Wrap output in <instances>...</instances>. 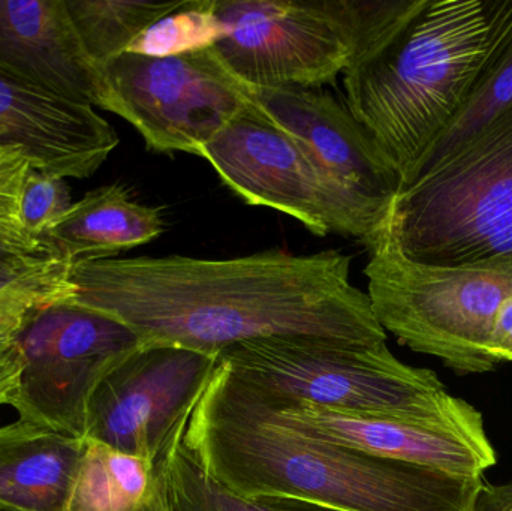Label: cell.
Returning <instances> with one entry per match:
<instances>
[{
  "label": "cell",
  "mask_w": 512,
  "mask_h": 511,
  "mask_svg": "<svg viewBox=\"0 0 512 511\" xmlns=\"http://www.w3.org/2000/svg\"><path fill=\"white\" fill-rule=\"evenodd\" d=\"M81 47L98 66L126 53L132 42L159 18L176 9L177 2L126 0H65Z\"/></svg>",
  "instance_id": "20"
},
{
  "label": "cell",
  "mask_w": 512,
  "mask_h": 511,
  "mask_svg": "<svg viewBox=\"0 0 512 511\" xmlns=\"http://www.w3.org/2000/svg\"><path fill=\"white\" fill-rule=\"evenodd\" d=\"M227 36L216 15V0H182L180 5L147 27L126 53L171 57L215 47Z\"/></svg>",
  "instance_id": "23"
},
{
  "label": "cell",
  "mask_w": 512,
  "mask_h": 511,
  "mask_svg": "<svg viewBox=\"0 0 512 511\" xmlns=\"http://www.w3.org/2000/svg\"><path fill=\"white\" fill-rule=\"evenodd\" d=\"M32 167L29 153L0 132V224L20 225L21 189Z\"/></svg>",
  "instance_id": "26"
},
{
  "label": "cell",
  "mask_w": 512,
  "mask_h": 511,
  "mask_svg": "<svg viewBox=\"0 0 512 511\" xmlns=\"http://www.w3.org/2000/svg\"><path fill=\"white\" fill-rule=\"evenodd\" d=\"M218 357L173 345H141L102 378L87 408L84 440L155 464L185 434Z\"/></svg>",
  "instance_id": "11"
},
{
  "label": "cell",
  "mask_w": 512,
  "mask_h": 511,
  "mask_svg": "<svg viewBox=\"0 0 512 511\" xmlns=\"http://www.w3.org/2000/svg\"><path fill=\"white\" fill-rule=\"evenodd\" d=\"M0 511H6V510L0 509Z\"/></svg>",
  "instance_id": "29"
},
{
  "label": "cell",
  "mask_w": 512,
  "mask_h": 511,
  "mask_svg": "<svg viewBox=\"0 0 512 511\" xmlns=\"http://www.w3.org/2000/svg\"><path fill=\"white\" fill-rule=\"evenodd\" d=\"M201 158L246 203L279 210L316 236L351 237L369 252L387 237L390 219L333 182L254 102L215 135Z\"/></svg>",
  "instance_id": "8"
},
{
  "label": "cell",
  "mask_w": 512,
  "mask_h": 511,
  "mask_svg": "<svg viewBox=\"0 0 512 511\" xmlns=\"http://www.w3.org/2000/svg\"><path fill=\"white\" fill-rule=\"evenodd\" d=\"M472 511H512V482L505 485L483 483Z\"/></svg>",
  "instance_id": "28"
},
{
  "label": "cell",
  "mask_w": 512,
  "mask_h": 511,
  "mask_svg": "<svg viewBox=\"0 0 512 511\" xmlns=\"http://www.w3.org/2000/svg\"><path fill=\"white\" fill-rule=\"evenodd\" d=\"M183 435L153 464L152 494L144 511H342L294 498L240 497L204 470Z\"/></svg>",
  "instance_id": "18"
},
{
  "label": "cell",
  "mask_w": 512,
  "mask_h": 511,
  "mask_svg": "<svg viewBox=\"0 0 512 511\" xmlns=\"http://www.w3.org/2000/svg\"><path fill=\"white\" fill-rule=\"evenodd\" d=\"M252 387L277 423L309 437L454 476L483 477L484 471L496 464L493 447L484 449L448 432L396 420L351 416L313 405L283 402L271 398L258 387Z\"/></svg>",
  "instance_id": "15"
},
{
  "label": "cell",
  "mask_w": 512,
  "mask_h": 511,
  "mask_svg": "<svg viewBox=\"0 0 512 511\" xmlns=\"http://www.w3.org/2000/svg\"><path fill=\"white\" fill-rule=\"evenodd\" d=\"M68 273L63 270L0 291V405H9L20 384L24 330L42 309L71 299Z\"/></svg>",
  "instance_id": "21"
},
{
  "label": "cell",
  "mask_w": 512,
  "mask_h": 511,
  "mask_svg": "<svg viewBox=\"0 0 512 511\" xmlns=\"http://www.w3.org/2000/svg\"><path fill=\"white\" fill-rule=\"evenodd\" d=\"M183 443L240 497L294 498L342 511H472L484 483L292 431L221 362Z\"/></svg>",
  "instance_id": "2"
},
{
  "label": "cell",
  "mask_w": 512,
  "mask_h": 511,
  "mask_svg": "<svg viewBox=\"0 0 512 511\" xmlns=\"http://www.w3.org/2000/svg\"><path fill=\"white\" fill-rule=\"evenodd\" d=\"M512 102V33L505 42L495 59L487 66L486 71L478 78L474 90L465 105L459 111L453 122L439 135L426 155L418 162L411 180L415 174L430 167L436 161L447 155L457 144L471 137L483 128L496 114L501 113ZM406 180V182H408ZM405 182V183H406Z\"/></svg>",
  "instance_id": "22"
},
{
  "label": "cell",
  "mask_w": 512,
  "mask_h": 511,
  "mask_svg": "<svg viewBox=\"0 0 512 511\" xmlns=\"http://www.w3.org/2000/svg\"><path fill=\"white\" fill-rule=\"evenodd\" d=\"M152 488V462L84 440L66 511H144Z\"/></svg>",
  "instance_id": "19"
},
{
  "label": "cell",
  "mask_w": 512,
  "mask_h": 511,
  "mask_svg": "<svg viewBox=\"0 0 512 511\" xmlns=\"http://www.w3.org/2000/svg\"><path fill=\"white\" fill-rule=\"evenodd\" d=\"M71 189L62 177L30 168L20 195L18 222L26 233L44 236L72 206Z\"/></svg>",
  "instance_id": "25"
},
{
  "label": "cell",
  "mask_w": 512,
  "mask_h": 511,
  "mask_svg": "<svg viewBox=\"0 0 512 511\" xmlns=\"http://www.w3.org/2000/svg\"><path fill=\"white\" fill-rule=\"evenodd\" d=\"M418 0H216L213 47L249 89H321L384 41Z\"/></svg>",
  "instance_id": "6"
},
{
  "label": "cell",
  "mask_w": 512,
  "mask_h": 511,
  "mask_svg": "<svg viewBox=\"0 0 512 511\" xmlns=\"http://www.w3.org/2000/svg\"><path fill=\"white\" fill-rule=\"evenodd\" d=\"M102 110L131 123L150 150L200 156L252 102L212 48L171 57L123 53L101 68Z\"/></svg>",
  "instance_id": "9"
},
{
  "label": "cell",
  "mask_w": 512,
  "mask_h": 511,
  "mask_svg": "<svg viewBox=\"0 0 512 511\" xmlns=\"http://www.w3.org/2000/svg\"><path fill=\"white\" fill-rule=\"evenodd\" d=\"M490 351L496 362H512V296L505 300L496 315Z\"/></svg>",
  "instance_id": "27"
},
{
  "label": "cell",
  "mask_w": 512,
  "mask_h": 511,
  "mask_svg": "<svg viewBox=\"0 0 512 511\" xmlns=\"http://www.w3.org/2000/svg\"><path fill=\"white\" fill-rule=\"evenodd\" d=\"M0 132L29 153L35 168L66 180L95 174L119 144V135L95 108L3 72Z\"/></svg>",
  "instance_id": "13"
},
{
  "label": "cell",
  "mask_w": 512,
  "mask_h": 511,
  "mask_svg": "<svg viewBox=\"0 0 512 511\" xmlns=\"http://www.w3.org/2000/svg\"><path fill=\"white\" fill-rule=\"evenodd\" d=\"M512 33V0H418L343 72L345 105L402 185Z\"/></svg>",
  "instance_id": "3"
},
{
  "label": "cell",
  "mask_w": 512,
  "mask_h": 511,
  "mask_svg": "<svg viewBox=\"0 0 512 511\" xmlns=\"http://www.w3.org/2000/svg\"><path fill=\"white\" fill-rule=\"evenodd\" d=\"M262 114L295 138L340 188L390 219L402 179L345 104L322 89H251Z\"/></svg>",
  "instance_id": "12"
},
{
  "label": "cell",
  "mask_w": 512,
  "mask_h": 511,
  "mask_svg": "<svg viewBox=\"0 0 512 511\" xmlns=\"http://www.w3.org/2000/svg\"><path fill=\"white\" fill-rule=\"evenodd\" d=\"M141 347L131 329L69 300L42 309L21 336L23 372L9 407L18 419L84 440L102 378Z\"/></svg>",
  "instance_id": "10"
},
{
  "label": "cell",
  "mask_w": 512,
  "mask_h": 511,
  "mask_svg": "<svg viewBox=\"0 0 512 511\" xmlns=\"http://www.w3.org/2000/svg\"><path fill=\"white\" fill-rule=\"evenodd\" d=\"M219 362L279 401L412 423L493 447L480 411L451 396L435 372L400 362L385 342L255 339L228 348Z\"/></svg>",
  "instance_id": "4"
},
{
  "label": "cell",
  "mask_w": 512,
  "mask_h": 511,
  "mask_svg": "<svg viewBox=\"0 0 512 511\" xmlns=\"http://www.w3.org/2000/svg\"><path fill=\"white\" fill-rule=\"evenodd\" d=\"M369 254L367 296L385 333L459 375L499 365L490 339L499 309L512 296V257L429 266L403 257L388 234Z\"/></svg>",
  "instance_id": "7"
},
{
  "label": "cell",
  "mask_w": 512,
  "mask_h": 511,
  "mask_svg": "<svg viewBox=\"0 0 512 511\" xmlns=\"http://www.w3.org/2000/svg\"><path fill=\"white\" fill-rule=\"evenodd\" d=\"M351 255L265 251L228 260L167 255L77 261L69 302L125 324L141 345L218 357L267 338L382 344L369 296L351 281Z\"/></svg>",
  "instance_id": "1"
},
{
  "label": "cell",
  "mask_w": 512,
  "mask_h": 511,
  "mask_svg": "<svg viewBox=\"0 0 512 511\" xmlns=\"http://www.w3.org/2000/svg\"><path fill=\"white\" fill-rule=\"evenodd\" d=\"M165 230L161 207L138 203L125 186H101L45 231L44 237L68 263L107 260L146 245Z\"/></svg>",
  "instance_id": "17"
},
{
  "label": "cell",
  "mask_w": 512,
  "mask_h": 511,
  "mask_svg": "<svg viewBox=\"0 0 512 511\" xmlns=\"http://www.w3.org/2000/svg\"><path fill=\"white\" fill-rule=\"evenodd\" d=\"M69 266L44 236H32L20 225L0 224V291Z\"/></svg>",
  "instance_id": "24"
},
{
  "label": "cell",
  "mask_w": 512,
  "mask_h": 511,
  "mask_svg": "<svg viewBox=\"0 0 512 511\" xmlns=\"http://www.w3.org/2000/svg\"><path fill=\"white\" fill-rule=\"evenodd\" d=\"M84 440L26 420L0 426V509L66 511Z\"/></svg>",
  "instance_id": "16"
},
{
  "label": "cell",
  "mask_w": 512,
  "mask_h": 511,
  "mask_svg": "<svg viewBox=\"0 0 512 511\" xmlns=\"http://www.w3.org/2000/svg\"><path fill=\"white\" fill-rule=\"evenodd\" d=\"M388 237L429 266L512 257V102L400 186Z\"/></svg>",
  "instance_id": "5"
},
{
  "label": "cell",
  "mask_w": 512,
  "mask_h": 511,
  "mask_svg": "<svg viewBox=\"0 0 512 511\" xmlns=\"http://www.w3.org/2000/svg\"><path fill=\"white\" fill-rule=\"evenodd\" d=\"M0 72L66 101L104 107V77L84 53L65 0H0Z\"/></svg>",
  "instance_id": "14"
}]
</instances>
